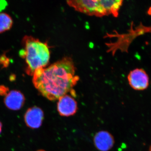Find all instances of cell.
<instances>
[{
    "label": "cell",
    "instance_id": "7c38bea8",
    "mask_svg": "<svg viewBox=\"0 0 151 151\" xmlns=\"http://www.w3.org/2000/svg\"><path fill=\"white\" fill-rule=\"evenodd\" d=\"M148 14L150 15L151 16V6L149 8L148 11Z\"/></svg>",
    "mask_w": 151,
    "mask_h": 151
},
{
    "label": "cell",
    "instance_id": "3957f363",
    "mask_svg": "<svg viewBox=\"0 0 151 151\" xmlns=\"http://www.w3.org/2000/svg\"><path fill=\"white\" fill-rule=\"evenodd\" d=\"M67 3L75 10L88 15L97 17L105 16L100 0L68 1Z\"/></svg>",
    "mask_w": 151,
    "mask_h": 151
},
{
    "label": "cell",
    "instance_id": "52a82bcc",
    "mask_svg": "<svg viewBox=\"0 0 151 151\" xmlns=\"http://www.w3.org/2000/svg\"><path fill=\"white\" fill-rule=\"evenodd\" d=\"M44 119L43 111L38 107L29 108L24 116L25 121L28 127L33 129L39 128Z\"/></svg>",
    "mask_w": 151,
    "mask_h": 151
},
{
    "label": "cell",
    "instance_id": "5b68a950",
    "mask_svg": "<svg viewBox=\"0 0 151 151\" xmlns=\"http://www.w3.org/2000/svg\"><path fill=\"white\" fill-rule=\"evenodd\" d=\"M77 109V103L71 96L66 94L58 99L57 110L60 116L64 117L73 116L76 113Z\"/></svg>",
    "mask_w": 151,
    "mask_h": 151
},
{
    "label": "cell",
    "instance_id": "9c48e42d",
    "mask_svg": "<svg viewBox=\"0 0 151 151\" xmlns=\"http://www.w3.org/2000/svg\"><path fill=\"white\" fill-rule=\"evenodd\" d=\"M100 2L105 12V15L111 14L117 17L123 4L122 0H100Z\"/></svg>",
    "mask_w": 151,
    "mask_h": 151
},
{
    "label": "cell",
    "instance_id": "5bb4252c",
    "mask_svg": "<svg viewBox=\"0 0 151 151\" xmlns=\"http://www.w3.org/2000/svg\"><path fill=\"white\" fill-rule=\"evenodd\" d=\"M149 151H151V147H150V149H149Z\"/></svg>",
    "mask_w": 151,
    "mask_h": 151
},
{
    "label": "cell",
    "instance_id": "6da1fadb",
    "mask_svg": "<svg viewBox=\"0 0 151 151\" xmlns=\"http://www.w3.org/2000/svg\"><path fill=\"white\" fill-rule=\"evenodd\" d=\"M73 60L65 57L47 68H39L33 75L35 87L49 100L53 101L66 95L77 84Z\"/></svg>",
    "mask_w": 151,
    "mask_h": 151
},
{
    "label": "cell",
    "instance_id": "4fadbf2b",
    "mask_svg": "<svg viewBox=\"0 0 151 151\" xmlns=\"http://www.w3.org/2000/svg\"><path fill=\"white\" fill-rule=\"evenodd\" d=\"M2 130V124H1V122H0V133L1 132Z\"/></svg>",
    "mask_w": 151,
    "mask_h": 151
},
{
    "label": "cell",
    "instance_id": "30bf717a",
    "mask_svg": "<svg viewBox=\"0 0 151 151\" xmlns=\"http://www.w3.org/2000/svg\"><path fill=\"white\" fill-rule=\"evenodd\" d=\"M12 19L8 14L0 12V33L10 29L12 26Z\"/></svg>",
    "mask_w": 151,
    "mask_h": 151
},
{
    "label": "cell",
    "instance_id": "7a4b0ae2",
    "mask_svg": "<svg viewBox=\"0 0 151 151\" xmlns=\"http://www.w3.org/2000/svg\"><path fill=\"white\" fill-rule=\"evenodd\" d=\"M22 44L23 48L19 54L26 63V73L33 76L36 70L45 68L48 64L50 58L49 47L47 42L29 36L24 37Z\"/></svg>",
    "mask_w": 151,
    "mask_h": 151
},
{
    "label": "cell",
    "instance_id": "8fae6325",
    "mask_svg": "<svg viewBox=\"0 0 151 151\" xmlns=\"http://www.w3.org/2000/svg\"><path fill=\"white\" fill-rule=\"evenodd\" d=\"M7 88L4 86H0V94H4L6 92Z\"/></svg>",
    "mask_w": 151,
    "mask_h": 151
},
{
    "label": "cell",
    "instance_id": "277c9868",
    "mask_svg": "<svg viewBox=\"0 0 151 151\" xmlns=\"http://www.w3.org/2000/svg\"><path fill=\"white\" fill-rule=\"evenodd\" d=\"M128 79L130 86L135 90H145L149 86L148 76L142 69L137 68L131 71L128 75Z\"/></svg>",
    "mask_w": 151,
    "mask_h": 151
},
{
    "label": "cell",
    "instance_id": "8992f818",
    "mask_svg": "<svg viewBox=\"0 0 151 151\" xmlns=\"http://www.w3.org/2000/svg\"><path fill=\"white\" fill-rule=\"evenodd\" d=\"M94 144L99 151H108L114 145V138L110 133L106 131H100L94 137Z\"/></svg>",
    "mask_w": 151,
    "mask_h": 151
},
{
    "label": "cell",
    "instance_id": "ba28073f",
    "mask_svg": "<svg viewBox=\"0 0 151 151\" xmlns=\"http://www.w3.org/2000/svg\"><path fill=\"white\" fill-rule=\"evenodd\" d=\"M24 97L21 92L17 90H12L7 93L4 103L7 108L17 111L20 109L24 104Z\"/></svg>",
    "mask_w": 151,
    "mask_h": 151
}]
</instances>
